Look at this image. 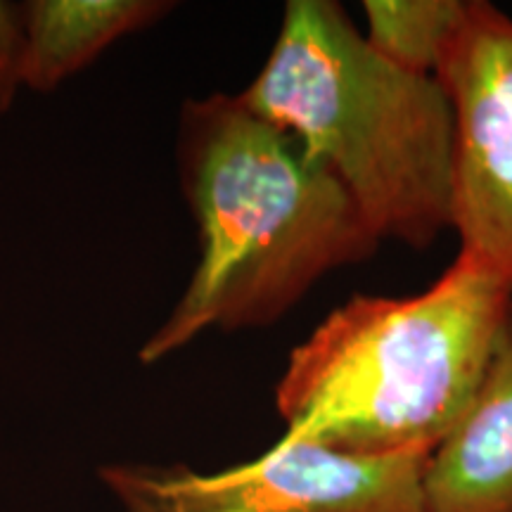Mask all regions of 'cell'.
<instances>
[{
	"mask_svg": "<svg viewBox=\"0 0 512 512\" xmlns=\"http://www.w3.org/2000/svg\"><path fill=\"white\" fill-rule=\"evenodd\" d=\"M368 46L411 74L434 76L465 0H366Z\"/></svg>",
	"mask_w": 512,
	"mask_h": 512,
	"instance_id": "cell-8",
	"label": "cell"
},
{
	"mask_svg": "<svg viewBox=\"0 0 512 512\" xmlns=\"http://www.w3.org/2000/svg\"><path fill=\"white\" fill-rule=\"evenodd\" d=\"M342 181L382 240L425 249L451 228L456 119L437 76L368 46L332 0H290L271 55L240 93Z\"/></svg>",
	"mask_w": 512,
	"mask_h": 512,
	"instance_id": "cell-3",
	"label": "cell"
},
{
	"mask_svg": "<svg viewBox=\"0 0 512 512\" xmlns=\"http://www.w3.org/2000/svg\"><path fill=\"white\" fill-rule=\"evenodd\" d=\"M19 57H22V10L0 0V114L10 112L19 91Z\"/></svg>",
	"mask_w": 512,
	"mask_h": 512,
	"instance_id": "cell-9",
	"label": "cell"
},
{
	"mask_svg": "<svg viewBox=\"0 0 512 512\" xmlns=\"http://www.w3.org/2000/svg\"><path fill=\"white\" fill-rule=\"evenodd\" d=\"M422 512H512V311L475 399L427 458Z\"/></svg>",
	"mask_w": 512,
	"mask_h": 512,
	"instance_id": "cell-6",
	"label": "cell"
},
{
	"mask_svg": "<svg viewBox=\"0 0 512 512\" xmlns=\"http://www.w3.org/2000/svg\"><path fill=\"white\" fill-rule=\"evenodd\" d=\"M178 171L200 261L183 297L140 347L145 366L207 328L275 323L323 275L380 247L342 181L240 95L185 102Z\"/></svg>",
	"mask_w": 512,
	"mask_h": 512,
	"instance_id": "cell-1",
	"label": "cell"
},
{
	"mask_svg": "<svg viewBox=\"0 0 512 512\" xmlns=\"http://www.w3.org/2000/svg\"><path fill=\"white\" fill-rule=\"evenodd\" d=\"M427 458H358L283 437L259 458L209 475L114 463L100 467V479L124 512H422Z\"/></svg>",
	"mask_w": 512,
	"mask_h": 512,
	"instance_id": "cell-4",
	"label": "cell"
},
{
	"mask_svg": "<svg viewBox=\"0 0 512 512\" xmlns=\"http://www.w3.org/2000/svg\"><path fill=\"white\" fill-rule=\"evenodd\" d=\"M434 76L456 119L451 228L512 287V17L465 0Z\"/></svg>",
	"mask_w": 512,
	"mask_h": 512,
	"instance_id": "cell-5",
	"label": "cell"
},
{
	"mask_svg": "<svg viewBox=\"0 0 512 512\" xmlns=\"http://www.w3.org/2000/svg\"><path fill=\"white\" fill-rule=\"evenodd\" d=\"M510 311L512 287L465 252L415 297L358 294L290 354L275 389L283 437L430 456L475 399Z\"/></svg>",
	"mask_w": 512,
	"mask_h": 512,
	"instance_id": "cell-2",
	"label": "cell"
},
{
	"mask_svg": "<svg viewBox=\"0 0 512 512\" xmlns=\"http://www.w3.org/2000/svg\"><path fill=\"white\" fill-rule=\"evenodd\" d=\"M22 10V88L50 93L128 34L174 10L166 0H31Z\"/></svg>",
	"mask_w": 512,
	"mask_h": 512,
	"instance_id": "cell-7",
	"label": "cell"
}]
</instances>
